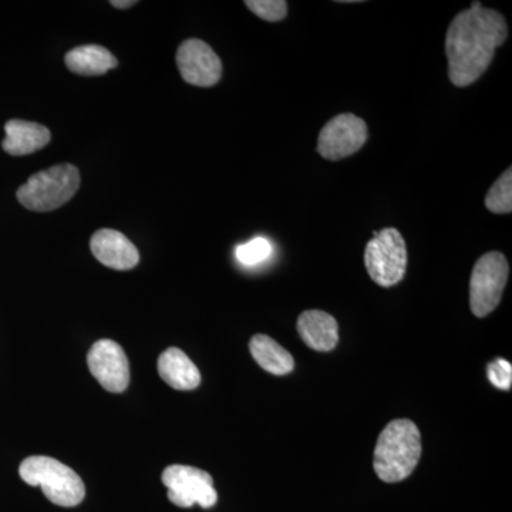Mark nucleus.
<instances>
[{
	"label": "nucleus",
	"instance_id": "f257e3e1",
	"mask_svg": "<svg viewBox=\"0 0 512 512\" xmlns=\"http://www.w3.org/2000/svg\"><path fill=\"white\" fill-rule=\"evenodd\" d=\"M508 37L504 16L480 2L458 13L446 35L448 77L456 87L476 83L493 62L495 50Z\"/></svg>",
	"mask_w": 512,
	"mask_h": 512
},
{
	"label": "nucleus",
	"instance_id": "f03ea898",
	"mask_svg": "<svg viewBox=\"0 0 512 512\" xmlns=\"http://www.w3.org/2000/svg\"><path fill=\"white\" fill-rule=\"evenodd\" d=\"M421 457V434L412 420L397 419L380 433L373 468L384 483L406 480L416 470Z\"/></svg>",
	"mask_w": 512,
	"mask_h": 512
},
{
	"label": "nucleus",
	"instance_id": "7ed1b4c3",
	"mask_svg": "<svg viewBox=\"0 0 512 512\" xmlns=\"http://www.w3.org/2000/svg\"><path fill=\"white\" fill-rule=\"evenodd\" d=\"M19 476L26 484L42 488L47 500L60 507H76L86 495L79 474L52 457L26 458L20 464Z\"/></svg>",
	"mask_w": 512,
	"mask_h": 512
},
{
	"label": "nucleus",
	"instance_id": "20e7f679",
	"mask_svg": "<svg viewBox=\"0 0 512 512\" xmlns=\"http://www.w3.org/2000/svg\"><path fill=\"white\" fill-rule=\"evenodd\" d=\"M79 188V170L72 164H57L32 175L16 197L30 211L50 212L72 200Z\"/></svg>",
	"mask_w": 512,
	"mask_h": 512
},
{
	"label": "nucleus",
	"instance_id": "39448f33",
	"mask_svg": "<svg viewBox=\"0 0 512 512\" xmlns=\"http://www.w3.org/2000/svg\"><path fill=\"white\" fill-rule=\"evenodd\" d=\"M367 274L383 288L399 284L406 275L407 247L396 228H384L366 245Z\"/></svg>",
	"mask_w": 512,
	"mask_h": 512
},
{
	"label": "nucleus",
	"instance_id": "423d86ee",
	"mask_svg": "<svg viewBox=\"0 0 512 512\" xmlns=\"http://www.w3.org/2000/svg\"><path fill=\"white\" fill-rule=\"evenodd\" d=\"M508 275L510 265L501 252H488L478 259L470 279V308L477 318H485L500 305Z\"/></svg>",
	"mask_w": 512,
	"mask_h": 512
},
{
	"label": "nucleus",
	"instance_id": "0eeeda50",
	"mask_svg": "<svg viewBox=\"0 0 512 512\" xmlns=\"http://www.w3.org/2000/svg\"><path fill=\"white\" fill-rule=\"evenodd\" d=\"M161 480L168 488V500L177 507L191 508L198 504L202 508H211L217 504L214 480L207 471L174 464L165 468Z\"/></svg>",
	"mask_w": 512,
	"mask_h": 512
},
{
	"label": "nucleus",
	"instance_id": "6e6552de",
	"mask_svg": "<svg viewBox=\"0 0 512 512\" xmlns=\"http://www.w3.org/2000/svg\"><path fill=\"white\" fill-rule=\"evenodd\" d=\"M366 141L365 121L352 113L339 114L320 130L318 153L325 160L339 161L353 156Z\"/></svg>",
	"mask_w": 512,
	"mask_h": 512
},
{
	"label": "nucleus",
	"instance_id": "1a4fd4ad",
	"mask_svg": "<svg viewBox=\"0 0 512 512\" xmlns=\"http://www.w3.org/2000/svg\"><path fill=\"white\" fill-rule=\"evenodd\" d=\"M87 366L97 382L110 393H123L130 383V365L119 343L101 339L87 355Z\"/></svg>",
	"mask_w": 512,
	"mask_h": 512
},
{
	"label": "nucleus",
	"instance_id": "9d476101",
	"mask_svg": "<svg viewBox=\"0 0 512 512\" xmlns=\"http://www.w3.org/2000/svg\"><path fill=\"white\" fill-rule=\"evenodd\" d=\"M177 66L181 77L192 86L212 87L221 80V59L204 40L188 39L181 43Z\"/></svg>",
	"mask_w": 512,
	"mask_h": 512
},
{
	"label": "nucleus",
	"instance_id": "9b49d317",
	"mask_svg": "<svg viewBox=\"0 0 512 512\" xmlns=\"http://www.w3.org/2000/svg\"><path fill=\"white\" fill-rule=\"evenodd\" d=\"M94 258L116 271H130L140 262V254L133 242L114 229H100L94 232L90 241Z\"/></svg>",
	"mask_w": 512,
	"mask_h": 512
},
{
	"label": "nucleus",
	"instance_id": "f8f14e48",
	"mask_svg": "<svg viewBox=\"0 0 512 512\" xmlns=\"http://www.w3.org/2000/svg\"><path fill=\"white\" fill-rule=\"evenodd\" d=\"M2 147L10 156L22 157L42 150L52 140L49 128L32 121L13 119L5 126Z\"/></svg>",
	"mask_w": 512,
	"mask_h": 512
},
{
	"label": "nucleus",
	"instance_id": "ddd939ff",
	"mask_svg": "<svg viewBox=\"0 0 512 512\" xmlns=\"http://www.w3.org/2000/svg\"><path fill=\"white\" fill-rule=\"evenodd\" d=\"M299 336L308 348L330 352L339 343V325L332 315L323 311H306L298 319Z\"/></svg>",
	"mask_w": 512,
	"mask_h": 512
},
{
	"label": "nucleus",
	"instance_id": "4468645a",
	"mask_svg": "<svg viewBox=\"0 0 512 512\" xmlns=\"http://www.w3.org/2000/svg\"><path fill=\"white\" fill-rule=\"evenodd\" d=\"M158 373L175 390H194L200 386L201 373L183 350L170 348L158 359Z\"/></svg>",
	"mask_w": 512,
	"mask_h": 512
},
{
	"label": "nucleus",
	"instance_id": "2eb2a0df",
	"mask_svg": "<svg viewBox=\"0 0 512 512\" xmlns=\"http://www.w3.org/2000/svg\"><path fill=\"white\" fill-rule=\"evenodd\" d=\"M64 63L70 72L79 76H103L119 66V60L106 47L99 45H84L70 50L64 56Z\"/></svg>",
	"mask_w": 512,
	"mask_h": 512
},
{
	"label": "nucleus",
	"instance_id": "dca6fc26",
	"mask_svg": "<svg viewBox=\"0 0 512 512\" xmlns=\"http://www.w3.org/2000/svg\"><path fill=\"white\" fill-rule=\"evenodd\" d=\"M249 350L256 363L271 375H288L295 367L291 353L269 336L255 335L249 342Z\"/></svg>",
	"mask_w": 512,
	"mask_h": 512
},
{
	"label": "nucleus",
	"instance_id": "f3484780",
	"mask_svg": "<svg viewBox=\"0 0 512 512\" xmlns=\"http://www.w3.org/2000/svg\"><path fill=\"white\" fill-rule=\"evenodd\" d=\"M485 207L493 214H511L512 211V170L507 171L493 184L485 197Z\"/></svg>",
	"mask_w": 512,
	"mask_h": 512
},
{
	"label": "nucleus",
	"instance_id": "a211bd4d",
	"mask_svg": "<svg viewBox=\"0 0 512 512\" xmlns=\"http://www.w3.org/2000/svg\"><path fill=\"white\" fill-rule=\"evenodd\" d=\"M271 252L272 247L268 239L259 237L252 239L248 244L239 245L235 255H237L238 261L241 264L254 266L268 259Z\"/></svg>",
	"mask_w": 512,
	"mask_h": 512
},
{
	"label": "nucleus",
	"instance_id": "6ab92c4d",
	"mask_svg": "<svg viewBox=\"0 0 512 512\" xmlns=\"http://www.w3.org/2000/svg\"><path fill=\"white\" fill-rule=\"evenodd\" d=\"M245 6L266 22L284 20L288 13V3L285 0H247Z\"/></svg>",
	"mask_w": 512,
	"mask_h": 512
},
{
	"label": "nucleus",
	"instance_id": "aec40b11",
	"mask_svg": "<svg viewBox=\"0 0 512 512\" xmlns=\"http://www.w3.org/2000/svg\"><path fill=\"white\" fill-rule=\"evenodd\" d=\"M487 376L497 389L510 390L512 386V366L505 359H497L487 366Z\"/></svg>",
	"mask_w": 512,
	"mask_h": 512
},
{
	"label": "nucleus",
	"instance_id": "412c9836",
	"mask_svg": "<svg viewBox=\"0 0 512 512\" xmlns=\"http://www.w3.org/2000/svg\"><path fill=\"white\" fill-rule=\"evenodd\" d=\"M110 5L117 9H128L131 6L137 5V2L136 0H113V2H110Z\"/></svg>",
	"mask_w": 512,
	"mask_h": 512
}]
</instances>
